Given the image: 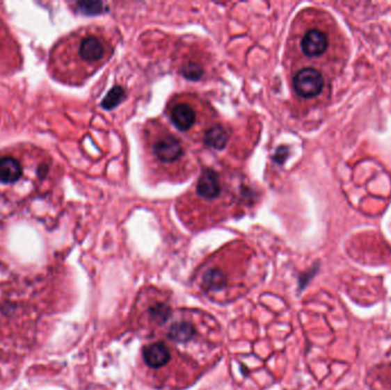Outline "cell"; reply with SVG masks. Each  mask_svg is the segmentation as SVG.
<instances>
[{"label": "cell", "mask_w": 391, "mask_h": 390, "mask_svg": "<svg viewBox=\"0 0 391 390\" xmlns=\"http://www.w3.org/2000/svg\"><path fill=\"white\" fill-rule=\"evenodd\" d=\"M113 51V35L101 26H85L55 45L49 63L58 79L81 84L106 65Z\"/></svg>", "instance_id": "6da1fadb"}, {"label": "cell", "mask_w": 391, "mask_h": 390, "mask_svg": "<svg viewBox=\"0 0 391 390\" xmlns=\"http://www.w3.org/2000/svg\"><path fill=\"white\" fill-rule=\"evenodd\" d=\"M143 149L151 172L161 179L183 181L195 171L184 141L161 120L147 122L143 129Z\"/></svg>", "instance_id": "7a4b0ae2"}, {"label": "cell", "mask_w": 391, "mask_h": 390, "mask_svg": "<svg viewBox=\"0 0 391 390\" xmlns=\"http://www.w3.org/2000/svg\"><path fill=\"white\" fill-rule=\"evenodd\" d=\"M167 115L179 131L189 134L200 133L218 122L211 120L213 110L204 101L191 95H177L167 104Z\"/></svg>", "instance_id": "3957f363"}, {"label": "cell", "mask_w": 391, "mask_h": 390, "mask_svg": "<svg viewBox=\"0 0 391 390\" xmlns=\"http://www.w3.org/2000/svg\"><path fill=\"white\" fill-rule=\"evenodd\" d=\"M296 54L309 61L318 62L326 58L332 46L328 28L323 19H298L291 38Z\"/></svg>", "instance_id": "277c9868"}, {"label": "cell", "mask_w": 391, "mask_h": 390, "mask_svg": "<svg viewBox=\"0 0 391 390\" xmlns=\"http://www.w3.org/2000/svg\"><path fill=\"white\" fill-rule=\"evenodd\" d=\"M228 187L223 180V175L216 170L206 168L199 175L193 191L186 197L188 202H196V210L205 212L220 206L228 196Z\"/></svg>", "instance_id": "5b68a950"}, {"label": "cell", "mask_w": 391, "mask_h": 390, "mask_svg": "<svg viewBox=\"0 0 391 390\" xmlns=\"http://www.w3.org/2000/svg\"><path fill=\"white\" fill-rule=\"evenodd\" d=\"M324 74L314 67L307 65L295 71L292 76V88L295 95L302 100H314L325 88Z\"/></svg>", "instance_id": "8992f818"}, {"label": "cell", "mask_w": 391, "mask_h": 390, "mask_svg": "<svg viewBox=\"0 0 391 390\" xmlns=\"http://www.w3.org/2000/svg\"><path fill=\"white\" fill-rule=\"evenodd\" d=\"M22 177L23 166L17 157L10 155L0 157V184L14 186Z\"/></svg>", "instance_id": "52a82bcc"}, {"label": "cell", "mask_w": 391, "mask_h": 390, "mask_svg": "<svg viewBox=\"0 0 391 390\" xmlns=\"http://www.w3.org/2000/svg\"><path fill=\"white\" fill-rule=\"evenodd\" d=\"M143 359L150 368H163L170 359V348L163 342H154L143 349Z\"/></svg>", "instance_id": "ba28073f"}, {"label": "cell", "mask_w": 391, "mask_h": 390, "mask_svg": "<svg viewBox=\"0 0 391 390\" xmlns=\"http://www.w3.org/2000/svg\"><path fill=\"white\" fill-rule=\"evenodd\" d=\"M202 138L204 143L209 148L221 150L228 145L230 134H229V129L223 124L216 123L211 126L209 129H206Z\"/></svg>", "instance_id": "9c48e42d"}, {"label": "cell", "mask_w": 391, "mask_h": 390, "mask_svg": "<svg viewBox=\"0 0 391 390\" xmlns=\"http://www.w3.org/2000/svg\"><path fill=\"white\" fill-rule=\"evenodd\" d=\"M168 336L177 342H188L195 336V329L189 323H174L168 330Z\"/></svg>", "instance_id": "30bf717a"}, {"label": "cell", "mask_w": 391, "mask_h": 390, "mask_svg": "<svg viewBox=\"0 0 391 390\" xmlns=\"http://www.w3.org/2000/svg\"><path fill=\"white\" fill-rule=\"evenodd\" d=\"M149 314H150L151 320H154L157 324H163L170 317V307L165 303H157L149 310Z\"/></svg>", "instance_id": "8fae6325"}]
</instances>
